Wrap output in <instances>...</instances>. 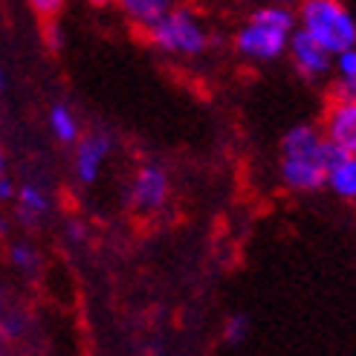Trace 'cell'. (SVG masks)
<instances>
[{
    "label": "cell",
    "mask_w": 356,
    "mask_h": 356,
    "mask_svg": "<svg viewBox=\"0 0 356 356\" xmlns=\"http://www.w3.org/2000/svg\"><path fill=\"white\" fill-rule=\"evenodd\" d=\"M67 232H70V238H73V241H81V235H84V229H81L79 223H70V226H67Z\"/></svg>",
    "instance_id": "cell-20"
},
{
    "label": "cell",
    "mask_w": 356,
    "mask_h": 356,
    "mask_svg": "<svg viewBox=\"0 0 356 356\" xmlns=\"http://www.w3.org/2000/svg\"><path fill=\"white\" fill-rule=\"evenodd\" d=\"M333 73H336V79H353L356 76V47L333 56Z\"/></svg>",
    "instance_id": "cell-15"
},
{
    "label": "cell",
    "mask_w": 356,
    "mask_h": 356,
    "mask_svg": "<svg viewBox=\"0 0 356 356\" xmlns=\"http://www.w3.org/2000/svg\"><path fill=\"white\" fill-rule=\"evenodd\" d=\"M21 327H24V318L17 316V313H12V316H6V318H0V333L9 336V339L21 333Z\"/></svg>",
    "instance_id": "cell-17"
},
{
    "label": "cell",
    "mask_w": 356,
    "mask_h": 356,
    "mask_svg": "<svg viewBox=\"0 0 356 356\" xmlns=\"http://www.w3.org/2000/svg\"><path fill=\"white\" fill-rule=\"evenodd\" d=\"M296 12L290 6H258L249 21L235 32V52L252 64H273L287 56L290 35L296 32Z\"/></svg>",
    "instance_id": "cell-2"
},
{
    "label": "cell",
    "mask_w": 356,
    "mask_h": 356,
    "mask_svg": "<svg viewBox=\"0 0 356 356\" xmlns=\"http://www.w3.org/2000/svg\"><path fill=\"white\" fill-rule=\"evenodd\" d=\"M249 316L246 313H232L226 318V325H223V339L229 342V345H241L246 336H249Z\"/></svg>",
    "instance_id": "cell-14"
},
{
    "label": "cell",
    "mask_w": 356,
    "mask_h": 356,
    "mask_svg": "<svg viewBox=\"0 0 356 356\" xmlns=\"http://www.w3.org/2000/svg\"><path fill=\"white\" fill-rule=\"evenodd\" d=\"M9 261H12V266L15 270H21V273H35L38 270V264H41V252L35 249V243H29V241H15V243H9Z\"/></svg>",
    "instance_id": "cell-13"
},
{
    "label": "cell",
    "mask_w": 356,
    "mask_h": 356,
    "mask_svg": "<svg viewBox=\"0 0 356 356\" xmlns=\"http://www.w3.org/2000/svg\"><path fill=\"white\" fill-rule=\"evenodd\" d=\"M145 35L159 52L177 56V58H197L211 44L209 29L203 26L200 17L191 9L177 6V3L151 29H145Z\"/></svg>",
    "instance_id": "cell-4"
},
{
    "label": "cell",
    "mask_w": 356,
    "mask_h": 356,
    "mask_svg": "<svg viewBox=\"0 0 356 356\" xmlns=\"http://www.w3.org/2000/svg\"><path fill=\"white\" fill-rule=\"evenodd\" d=\"M3 168H6V156H3V148H0V174H3Z\"/></svg>",
    "instance_id": "cell-24"
},
{
    "label": "cell",
    "mask_w": 356,
    "mask_h": 356,
    "mask_svg": "<svg viewBox=\"0 0 356 356\" xmlns=\"http://www.w3.org/2000/svg\"><path fill=\"white\" fill-rule=\"evenodd\" d=\"M47 41H49L52 52L61 49V26H58L56 21H49V26H47Z\"/></svg>",
    "instance_id": "cell-19"
},
{
    "label": "cell",
    "mask_w": 356,
    "mask_h": 356,
    "mask_svg": "<svg viewBox=\"0 0 356 356\" xmlns=\"http://www.w3.org/2000/svg\"><path fill=\"white\" fill-rule=\"evenodd\" d=\"M15 191H17V186H15L12 177L0 174V206H3V203H12V200H15Z\"/></svg>",
    "instance_id": "cell-18"
},
{
    "label": "cell",
    "mask_w": 356,
    "mask_h": 356,
    "mask_svg": "<svg viewBox=\"0 0 356 356\" xmlns=\"http://www.w3.org/2000/svg\"><path fill=\"white\" fill-rule=\"evenodd\" d=\"M287 56L293 61V67L298 70V76L305 81H322L333 73V56L322 47L316 44L305 29H298L290 35V44H287Z\"/></svg>",
    "instance_id": "cell-6"
},
{
    "label": "cell",
    "mask_w": 356,
    "mask_h": 356,
    "mask_svg": "<svg viewBox=\"0 0 356 356\" xmlns=\"http://www.w3.org/2000/svg\"><path fill=\"white\" fill-rule=\"evenodd\" d=\"M15 215L24 226H38L49 215V194L38 183H24L15 191Z\"/></svg>",
    "instance_id": "cell-9"
},
{
    "label": "cell",
    "mask_w": 356,
    "mask_h": 356,
    "mask_svg": "<svg viewBox=\"0 0 356 356\" xmlns=\"http://www.w3.org/2000/svg\"><path fill=\"white\" fill-rule=\"evenodd\" d=\"M26 3L32 6L35 15L44 17V21H56L61 15V9L67 6V0H26Z\"/></svg>",
    "instance_id": "cell-16"
},
{
    "label": "cell",
    "mask_w": 356,
    "mask_h": 356,
    "mask_svg": "<svg viewBox=\"0 0 356 356\" xmlns=\"http://www.w3.org/2000/svg\"><path fill=\"white\" fill-rule=\"evenodd\" d=\"M278 180L296 194L322 191L327 183L325 165V136L316 124H293L281 136Z\"/></svg>",
    "instance_id": "cell-1"
},
{
    "label": "cell",
    "mask_w": 356,
    "mask_h": 356,
    "mask_svg": "<svg viewBox=\"0 0 356 356\" xmlns=\"http://www.w3.org/2000/svg\"><path fill=\"white\" fill-rule=\"evenodd\" d=\"M296 24L330 56L356 47V17L342 0H298Z\"/></svg>",
    "instance_id": "cell-3"
},
{
    "label": "cell",
    "mask_w": 356,
    "mask_h": 356,
    "mask_svg": "<svg viewBox=\"0 0 356 356\" xmlns=\"http://www.w3.org/2000/svg\"><path fill=\"white\" fill-rule=\"evenodd\" d=\"M113 6L122 9V15L136 26V29H151L159 17H163L174 0H116Z\"/></svg>",
    "instance_id": "cell-10"
},
{
    "label": "cell",
    "mask_w": 356,
    "mask_h": 356,
    "mask_svg": "<svg viewBox=\"0 0 356 356\" xmlns=\"http://www.w3.org/2000/svg\"><path fill=\"white\" fill-rule=\"evenodd\" d=\"M325 188H330L339 200H348V203L356 200V154H348L339 165L327 171Z\"/></svg>",
    "instance_id": "cell-11"
},
{
    "label": "cell",
    "mask_w": 356,
    "mask_h": 356,
    "mask_svg": "<svg viewBox=\"0 0 356 356\" xmlns=\"http://www.w3.org/2000/svg\"><path fill=\"white\" fill-rule=\"evenodd\" d=\"M6 235H9V220L0 215V241H6Z\"/></svg>",
    "instance_id": "cell-21"
},
{
    "label": "cell",
    "mask_w": 356,
    "mask_h": 356,
    "mask_svg": "<svg viewBox=\"0 0 356 356\" xmlns=\"http://www.w3.org/2000/svg\"><path fill=\"white\" fill-rule=\"evenodd\" d=\"M113 151V139L104 131H90L76 139V154H73V174L81 186H93L99 174L108 163Z\"/></svg>",
    "instance_id": "cell-7"
},
{
    "label": "cell",
    "mask_w": 356,
    "mask_h": 356,
    "mask_svg": "<svg viewBox=\"0 0 356 356\" xmlns=\"http://www.w3.org/2000/svg\"><path fill=\"white\" fill-rule=\"evenodd\" d=\"M49 131L61 145H73V142L81 136V122H79V116L73 113L70 104L58 102V104L49 108Z\"/></svg>",
    "instance_id": "cell-12"
},
{
    "label": "cell",
    "mask_w": 356,
    "mask_h": 356,
    "mask_svg": "<svg viewBox=\"0 0 356 356\" xmlns=\"http://www.w3.org/2000/svg\"><path fill=\"white\" fill-rule=\"evenodd\" d=\"M270 3H278V6H290V3H296V0H270Z\"/></svg>",
    "instance_id": "cell-25"
},
{
    "label": "cell",
    "mask_w": 356,
    "mask_h": 356,
    "mask_svg": "<svg viewBox=\"0 0 356 356\" xmlns=\"http://www.w3.org/2000/svg\"><path fill=\"white\" fill-rule=\"evenodd\" d=\"M318 131H322V136L330 139L333 145L345 148L348 154H356V99L333 96L325 108Z\"/></svg>",
    "instance_id": "cell-8"
},
{
    "label": "cell",
    "mask_w": 356,
    "mask_h": 356,
    "mask_svg": "<svg viewBox=\"0 0 356 356\" xmlns=\"http://www.w3.org/2000/svg\"><path fill=\"white\" fill-rule=\"evenodd\" d=\"M171 197V177L163 165L145 163L139 165L136 174L131 177V188H128V200L139 215H156L163 211Z\"/></svg>",
    "instance_id": "cell-5"
},
{
    "label": "cell",
    "mask_w": 356,
    "mask_h": 356,
    "mask_svg": "<svg viewBox=\"0 0 356 356\" xmlns=\"http://www.w3.org/2000/svg\"><path fill=\"white\" fill-rule=\"evenodd\" d=\"M87 3H90V6H96V9H104V6H113L116 0H87Z\"/></svg>",
    "instance_id": "cell-22"
},
{
    "label": "cell",
    "mask_w": 356,
    "mask_h": 356,
    "mask_svg": "<svg viewBox=\"0 0 356 356\" xmlns=\"http://www.w3.org/2000/svg\"><path fill=\"white\" fill-rule=\"evenodd\" d=\"M0 90H6V73H3V64H0Z\"/></svg>",
    "instance_id": "cell-23"
}]
</instances>
